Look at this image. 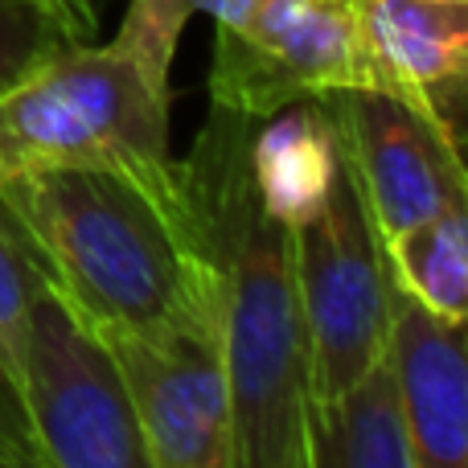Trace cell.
I'll use <instances>...</instances> for the list:
<instances>
[{"label":"cell","instance_id":"6da1fadb","mask_svg":"<svg viewBox=\"0 0 468 468\" xmlns=\"http://www.w3.org/2000/svg\"><path fill=\"white\" fill-rule=\"evenodd\" d=\"M37 271L99 333H222L218 255L186 161L115 153L0 177Z\"/></svg>","mask_w":468,"mask_h":468},{"label":"cell","instance_id":"7a4b0ae2","mask_svg":"<svg viewBox=\"0 0 468 468\" xmlns=\"http://www.w3.org/2000/svg\"><path fill=\"white\" fill-rule=\"evenodd\" d=\"M250 115L210 103L186 156L210 218L222 292V354L234 395V464L313 468V382L296 296L292 227L271 218L250 173Z\"/></svg>","mask_w":468,"mask_h":468},{"label":"cell","instance_id":"3957f363","mask_svg":"<svg viewBox=\"0 0 468 468\" xmlns=\"http://www.w3.org/2000/svg\"><path fill=\"white\" fill-rule=\"evenodd\" d=\"M173 90L107 41H74L0 95V177L54 161L169 153Z\"/></svg>","mask_w":468,"mask_h":468},{"label":"cell","instance_id":"277c9868","mask_svg":"<svg viewBox=\"0 0 468 468\" xmlns=\"http://www.w3.org/2000/svg\"><path fill=\"white\" fill-rule=\"evenodd\" d=\"M21 407L41 468H148L112 346L46 275L29 308Z\"/></svg>","mask_w":468,"mask_h":468},{"label":"cell","instance_id":"5b68a950","mask_svg":"<svg viewBox=\"0 0 468 468\" xmlns=\"http://www.w3.org/2000/svg\"><path fill=\"white\" fill-rule=\"evenodd\" d=\"M296 296L308 337L313 403H324L387 357L390 267L346 165L313 218L292 227Z\"/></svg>","mask_w":468,"mask_h":468},{"label":"cell","instance_id":"8992f818","mask_svg":"<svg viewBox=\"0 0 468 468\" xmlns=\"http://www.w3.org/2000/svg\"><path fill=\"white\" fill-rule=\"evenodd\" d=\"M366 87L354 0H259L242 29L214 41L210 103L267 120L296 99Z\"/></svg>","mask_w":468,"mask_h":468},{"label":"cell","instance_id":"52a82bcc","mask_svg":"<svg viewBox=\"0 0 468 468\" xmlns=\"http://www.w3.org/2000/svg\"><path fill=\"white\" fill-rule=\"evenodd\" d=\"M321 103L337 128L341 165L382 242L428 222L464 186L468 144L415 103L378 87L329 90Z\"/></svg>","mask_w":468,"mask_h":468},{"label":"cell","instance_id":"ba28073f","mask_svg":"<svg viewBox=\"0 0 468 468\" xmlns=\"http://www.w3.org/2000/svg\"><path fill=\"white\" fill-rule=\"evenodd\" d=\"M103 337L128 382L148 468H239L222 333L177 324Z\"/></svg>","mask_w":468,"mask_h":468},{"label":"cell","instance_id":"9c48e42d","mask_svg":"<svg viewBox=\"0 0 468 468\" xmlns=\"http://www.w3.org/2000/svg\"><path fill=\"white\" fill-rule=\"evenodd\" d=\"M366 87L415 103L468 144V0H354Z\"/></svg>","mask_w":468,"mask_h":468},{"label":"cell","instance_id":"30bf717a","mask_svg":"<svg viewBox=\"0 0 468 468\" xmlns=\"http://www.w3.org/2000/svg\"><path fill=\"white\" fill-rule=\"evenodd\" d=\"M387 362L420 468H468V316H440L390 280Z\"/></svg>","mask_w":468,"mask_h":468},{"label":"cell","instance_id":"8fae6325","mask_svg":"<svg viewBox=\"0 0 468 468\" xmlns=\"http://www.w3.org/2000/svg\"><path fill=\"white\" fill-rule=\"evenodd\" d=\"M341 169L337 128L321 99H296L255 123L250 173L267 214L283 227H300L324 202Z\"/></svg>","mask_w":468,"mask_h":468},{"label":"cell","instance_id":"7c38bea8","mask_svg":"<svg viewBox=\"0 0 468 468\" xmlns=\"http://www.w3.org/2000/svg\"><path fill=\"white\" fill-rule=\"evenodd\" d=\"M313 468H420L387 357L313 407Z\"/></svg>","mask_w":468,"mask_h":468},{"label":"cell","instance_id":"4fadbf2b","mask_svg":"<svg viewBox=\"0 0 468 468\" xmlns=\"http://www.w3.org/2000/svg\"><path fill=\"white\" fill-rule=\"evenodd\" d=\"M382 247L407 296L440 316H468V173L444 210Z\"/></svg>","mask_w":468,"mask_h":468},{"label":"cell","instance_id":"5bb4252c","mask_svg":"<svg viewBox=\"0 0 468 468\" xmlns=\"http://www.w3.org/2000/svg\"><path fill=\"white\" fill-rule=\"evenodd\" d=\"M255 5L259 0H128V13H123L112 46L123 58H132L156 87H169L173 54H177L189 16L206 13L222 29H242Z\"/></svg>","mask_w":468,"mask_h":468},{"label":"cell","instance_id":"9a60e30c","mask_svg":"<svg viewBox=\"0 0 468 468\" xmlns=\"http://www.w3.org/2000/svg\"><path fill=\"white\" fill-rule=\"evenodd\" d=\"M74 41L95 37L82 33L62 0H0V95Z\"/></svg>","mask_w":468,"mask_h":468},{"label":"cell","instance_id":"2e32d148","mask_svg":"<svg viewBox=\"0 0 468 468\" xmlns=\"http://www.w3.org/2000/svg\"><path fill=\"white\" fill-rule=\"evenodd\" d=\"M37 263L25 250L21 234L0 210V366L21 395V362H25V333H29V308L37 292Z\"/></svg>","mask_w":468,"mask_h":468},{"label":"cell","instance_id":"e0dca14e","mask_svg":"<svg viewBox=\"0 0 468 468\" xmlns=\"http://www.w3.org/2000/svg\"><path fill=\"white\" fill-rule=\"evenodd\" d=\"M0 468H41L21 395L5 374V366H0Z\"/></svg>","mask_w":468,"mask_h":468},{"label":"cell","instance_id":"ac0fdd59","mask_svg":"<svg viewBox=\"0 0 468 468\" xmlns=\"http://www.w3.org/2000/svg\"><path fill=\"white\" fill-rule=\"evenodd\" d=\"M66 8H70V16L82 25V33L87 37H95L99 33V13H103V0H62Z\"/></svg>","mask_w":468,"mask_h":468}]
</instances>
